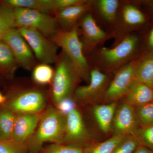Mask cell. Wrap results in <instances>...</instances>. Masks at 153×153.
<instances>
[{
	"instance_id": "cell-34",
	"label": "cell",
	"mask_w": 153,
	"mask_h": 153,
	"mask_svg": "<svg viewBox=\"0 0 153 153\" xmlns=\"http://www.w3.org/2000/svg\"><path fill=\"white\" fill-rule=\"evenodd\" d=\"M133 153H153V152L148 148L140 145Z\"/></svg>"
},
{
	"instance_id": "cell-35",
	"label": "cell",
	"mask_w": 153,
	"mask_h": 153,
	"mask_svg": "<svg viewBox=\"0 0 153 153\" xmlns=\"http://www.w3.org/2000/svg\"><path fill=\"white\" fill-rule=\"evenodd\" d=\"M7 98L4 96L0 92V105L4 104L6 101Z\"/></svg>"
},
{
	"instance_id": "cell-8",
	"label": "cell",
	"mask_w": 153,
	"mask_h": 153,
	"mask_svg": "<svg viewBox=\"0 0 153 153\" xmlns=\"http://www.w3.org/2000/svg\"><path fill=\"white\" fill-rule=\"evenodd\" d=\"M77 27L82 36L80 39L84 54L88 57L99 47L103 46L107 41L113 38L111 33L102 29L97 24L90 12L86 13L79 20Z\"/></svg>"
},
{
	"instance_id": "cell-26",
	"label": "cell",
	"mask_w": 153,
	"mask_h": 153,
	"mask_svg": "<svg viewBox=\"0 0 153 153\" xmlns=\"http://www.w3.org/2000/svg\"><path fill=\"white\" fill-rule=\"evenodd\" d=\"M55 71L49 64L41 63L33 69V78L40 85H47L52 82Z\"/></svg>"
},
{
	"instance_id": "cell-30",
	"label": "cell",
	"mask_w": 153,
	"mask_h": 153,
	"mask_svg": "<svg viewBox=\"0 0 153 153\" xmlns=\"http://www.w3.org/2000/svg\"><path fill=\"white\" fill-rule=\"evenodd\" d=\"M27 148L26 143H19L11 140H0V153H26Z\"/></svg>"
},
{
	"instance_id": "cell-21",
	"label": "cell",
	"mask_w": 153,
	"mask_h": 153,
	"mask_svg": "<svg viewBox=\"0 0 153 153\" xmlns=\"http://www.w3.org/2000/svg\"><path fill=\"white\" fill-rule=\"evenodd\" d=\"M19 66L10 48L0 40V72L9 77L13 76Z\"/></svg>"
},
{
	"instance_id": "cell-31",
	"label": "cell",
	"mask_w": 153,
	"mask_h": 153,
	"mask_svg": "<svg viewBox=\"0 0 153 153\" xmlns=\"http://www.w3.org/2000/svg\"><path fill=\"white\" fill-rule=\"evenodd\" d=\"M139 145L135 137L128 135L118 145L112 153H133Z\"/></svg>"
},
{
	"instance_id": "cell-12",
	"label": "cell",
	"mask_w": 153,
	"mask_h": 153,
	"mask_svg": "<svg viewBox=\"0 0 153 153\" xmlns=\"http://www.w3.org/2000/svg\"><path fill=\"white\" fill-rule=\"evenodd\" d=\"M1 40L10 48L19 66L27 70H33L36 66L37 59L18 29H11Z\"/></svg>"
},
{
	"instance_id": "cell-13",
	"label": "cell",
	"mask_w": 153,
	"mask_h": 153,
	"mask_svg": "<svg viewBox=\"0 0 153 153\" xmlns=\"http://www.w3.org/2000/svg\"><path fill=\"white\" fill-rule=\"evenodd\" d=\"M91 140L85 127L82 115L76 108L66 116V130L63 144L76 145L82 147L90 144Z\"/></svg>"
},
{
	"instance_id": "cell-5",
	"label": "cell",
	"mask_w": 153,
	"mask_h": 153,
	"mask_svg": "<svg viewBox=\"0 0 153 153\" xmlns=\"http://www.w3.org/2000/svg\"><path fill=\"white\" fill-rule=\"evenodd\" d=\"M137 5L134 1H120L116 20L111 32L114 39L112 45L133 33L135 30L146 22L144 13Z\"/></svg>"
},
{
	"instance_id": "cell-20",
	"label": "cell",
	"mask_w": 153,
	"mask_h": 153,
	"mask_svg": "<svg viewBox=\"0 0 153 153\" xmlns=\"http://www.w3.org/2000/svg\"><path fill=\"white\" fill-rule=\"evenodd\" d=\"M2 2L13 8L32 9L49 14L57 11L56 0H6Z\"/></svg>"
},
{
	"instance_id": "cell-1",
	"label": "cell",
	"mask_w": 153,
	"mask_h": 153,
	"mask_svg": "<svg viewBox=\"0 0 153 153\" xmlns=\"http://www.w3.org/2000/svg\"><path fill=\"white\" fill-rule=\"evenodd\" d=\"M140 39L134 33L126 36L111 47H99L87 57L91 67L106 74H113L118 70L139 57Z\"/></svg>"
},
{
	"instance_id": "cell-6",
	"label": "cell",
	"mask_w": 153,
	"mask_h": 153,
	"mask_svg": "<svg viewBox=\"0 0 153 153\" xmlns=\"http://www.w3.org/2000/svg\"><path fill=\"white\" fill-rule=\"evenodd\" d=\"M14 8L16 28L33 29L51 39L59 29L56 19L50 14L32 9Z\"/></svg>"
},
{
	"instance_id": "cell-23",
	"label": "cell",
	"mask_w": 153,
	"mask_h": 153,
	"mask_svg": "<svg viewBox=\"0 0 153 153\" xmlns=\"http://www.w3.org/2000/svg\"><path fill=\"white\" fill-rule=\"evenodd\" d=\"M127 136L113 135L104 141L91 143L83 149V153H112L118 145Z\"/></svg>"
},
{
	"instance_id": "cell-33",
	"label": "cell",
	"mask_w": 153,
	"mask_h": 153,
	"mask_svg": "<svg viewBox=\"0 0 153 153\" xmlns=\"http://www.w3.org/2000/svg\"><path fill=\"white\" fill-rule=\"evenodd\" d=\"M146 41L149 48L153 50V27L148 34Z\"/></svg>"
},
{
	"instance_id": "cell-9",
	"label": "cell",
	"mask_w": 153,
	"mask_h": 153,
	"mask_svg": "<svg viewBox=\"0 0 153 153\" xmlns=\"http://www.w3.org/2000/svg\"><path fill=\"white\" fill-rule=\"evenodd\" d=\"M4 104L16 114H40L46 106V96L39 89H25L12 95Z\"/></svg>"
},
{
	"instance_id": "cell-22",
	"label": "cell",
	"mask_w": 153,
	"mask_h": 153,
	"mask_svg": "<svg viewBox=\"0 0 153 153\" xmlns=\"http://www.w3.org/2000/svg\"><path fill=\"white\" fill-rule=\"evenodd\" d=\"M135 80L153 88V56L140 61L135 72Z\"/></svg>"
},
{
	"instance_id": "cell-14",
	"label": "cell",
	"mask_w": 153,
	"mask_h": 153,
	"mask_svg": "<svg viewBox=\"0 0 153 153\" xmlns=\"http://www.w3.org/2000/svg\"><path fill=\"white\" fill-rule=\"evenodd\" d=\"M139 127L134 106L123 102L118 105L111 126L113 135H134Z\"/></svg>"
},
{
	"instance_id": "cell-10",
	"label": "cell",
	"mask_w": 153,
	"mask_h": 153,
	"mask_svg": "<svg viewBox=\"0 0 153 153\" xmlns=\"http://www.w3.org/2000/svg\"><path fill=\"white\" fill-rule=\"evenodd\" d=\"M22 34L37 60L41 63L50 64L55 63L58 57V46L38 31L27 28H17Z\"/></svg>"
},
{
	"instance_id": "cell-4",
	"label": "cell",
	"mask_w": 153,
	"mask_h": 153,
	"mask_svg": "<svg viewBox=\"0 0 153 153\" xmlns=\"http://www.w3.org/2000/svg\"><path fill=\"white\" fill-rule=\"evenodd\" d=\"M51 40L62 49V52L74 64L82 79L89 81L91 67L84 54L77 25L69 31L58 29Z\"/></svg>"
},
{
	"instance_id": "cell-16",
	"label": "cell",
	"mask_w": 153,
	"mask_h": 153,
	"mask_svg": "<svg viewBox=\"0 0 153 153\" xmlns=\"http://www.w3.org/2000/svg\"><path fill=\"white\" fill-rule=\"evenodd\" d=\"M41 115L40 113L16 114L11 140L19 143H25L36 131Z\"/></svg>"
},
{
	"instance_id": "cell-2",
	"label": "cell",
	"mask_w": 153,
	"mask_h": 153,
	"mask_svg": "<svg viewBox=\"0 0 153 153\" xmlns=\"http://www.w3.org/2000/svg\"><path fill=\"white\" fill-rule=\"evenodd\" d=\"M66 130V116L57 108L49 107L41 115L37 128L26 144L33 152L46 143L63 144Z\"/></svg>"
},
{
	"instance_id": "cell-15",
	"label": "cell",
	"mask_w": 153,
	"mask_h": 153,
	"mask_svg": "<svg viewBox=\"0 0 153 153\" xmlns=\"http://www.w3.org/2000/svg\"><path fill=\"white\" fill-rule=\"evenodd\" d=\"M120 1L92 0L91 13L99 25L109 33H111L116 20Z\"/></svg>"
},
{
	"instance_id": "cell-24",
	"label": "cell",
	"mask_w": 153,
	"mask_h": 153,
	"mask_svg": "<svg viewBox=\"0 0 153 153\" xmlns=\"http://www.w3.org/2000/svg\"><path fill=\"white\" fill-rule=\"evenodd\" d=\"M13 28H16L15 8L0 2V40Z\"/></svg>"
},
{
	"instance_id": "cell-19",
	"label": "cell",
	"mask_w": 153,
	"mask_h": 153,
	"mask_svg": "<svg viewBox=\"0 0 153 153\" xmlns=\"http://www.w3.org/2000/svg\"><path fill=\"white\" fill-rule=\"evenodd\" d=\"M117 102H110L103 104L96 105L94 106L93 114L100 130L104 133L111 130V126Z\"/></svg>"
},
{
	"instance_id": "cell-11",
	"label": "cell",
	"mask_w": 153,
	"mask_h": 153,
	"mask_svg": "<svg viewBox=\"0 0 153 153\" xmlns=\"http://www.w3.org/2000/svg\"><path fill=\"white\" fill-rule=\"evenodd\" d=\"M113 75L105 73L96 67H91L88 84L76 88L74 92V97L82 103H92L100 100Z\"/></svg>"
},
{
	"instance_id": "cell-29",
	"label": "cell",
	"mask_w": 153,
	"mask_h": 153,
	"mask_svg": "<svg viewBox=\"0 0 153 153\" xmlns=\"http://www.w3.org/2000/svg\"><path fill=\"white\" fill-rule=\"evenodd\" d=\"M43 153H83V149L76 145L53 143L45 149Z\"/></svg>"
},
{
	"instance_id": "cell-25",
	"label": "cell",
	"mask_w": 153,
	"mask_h": 153,
	"mask_svg": "<svg viewBox=\"0 0 153 153\" xmlns=\"http://www.w3.org/2000/svg\"><path fill=\"white\" fill-rule=\"evenodd\" d=\"M16 117V114L8 108H0V135L3 140H11Z\"/></svg>"
},
{
	"instance_id": "cell-17",
	"label": "cell",
	"mask_w": 153,
	"mask_h": 153,
	"mask_svg": "<svg viewBox=\"0 0 153 153\" xmlns=\"http://www.w3.org/2000/svg\"><path fill=\"white\" fill-rule=\"evenodd\" d=\"M92 0H86L84 2L71 6L57 11L55 19L58 25L63 31H69L77 26L81 18L90 12Z\"/></svg>"
},
{
	"instance_id": "cell-3",
	"label": "cell",
	"mask_w": 153,
	"mask_h": 153,
	"mask_svg": "<svg viewBox=\"0 0 153 153\" xmlns=\"http://www.w3.org/2000/svg\"><path fill=\"white\" fill-rule=\"evenodd\" d=\"M55 63L51 94L53 101L56 105L60 100L71 97L82 79L74 64L62 51L58 55Z\"/></svg>"
},
{
	"instance_id": "cell-18",
	"label": "cell",
	"mask_w": 153,
	"mask_h": 153,
	"mask_svg": "<svg viewBox=\"0 0 153 153\" xmlns=\"http://www.w3.org/2000/svg\"><path fill=\"white\" fill-rule=\"evenodd\" d=\"M122 102L133 106H138L153 101V88L135 80Z\"/></svg>"
},
{
	"instance_id": "cell-28",
	"label": "cell",
	"mask_w": 153,
	"mask_h": 153,
	"mask_svg": "<svg viewBox=\"0 0 153 153\" xmlns=\"http://www.w3.org/2000/svg\"><path fill=\"white\" fill-rule=\"evenodd\" d=\"M134 136L140 145L153 152V125L140 127Z\"/></svg>"
},
{
	"instance_id": "cell-7",
	"label": "cell",
	"mask_w": 153,
	"mask_h": 153,
	"mask_svg": "<svg viewBox=\"0 0 153 153\" xmlns=\"http://www.w3.org/2000/svg\"><path fill=\"white\" fill-rule=\"evenodd\" d=\"M143 58L139 56L115 72L100 101L107 103L123 98L134 82L136 69Z\"/></svg>"
},
{
	"instance_id": "cell-32",
	"label": "cell",
	"mask_w": 153,
	"mask_h": 153,
	"mask_svg": "<svg viewBox=\"0 0 153 153\" xmlns=\"http://www.w3.org/2000/svg\"><path fill=\"white\" fill-rule=\"evenodd\" d=\"M56 105L57 110L66 116L71 111L75 109V102L71 97L60 100Z\"/></svg>"
},
{
	"instance_id": "cell-36",
	"label": "cell",
	"mask_w": 153,
	"mask_h": 153,
	"mask_svg": "<svg viewBox=\"0 0 153 153\" xmlns=\"http://www.w3.org/2000/svg\"><path fill=\"white\" fill-rule=\"evenodd\" d=\"M2 140V138L1 137V135H0V140Z\"/></svg>"
},
{
	"instance_id": "cell-27",
	"label": "cell",
	"mask_w": 153,
	"mask_h": 153,
	"mask_svg": "<svg viewBox=\"0 0 153 153\" xmlns=\"http://www.w3.org/2000/svg\"><path fill=\"white\" fill-rule=\"evenodd\" d=\"M134 107L139 127L153 125V101Z\"/></svg>"
}]
</instances>
